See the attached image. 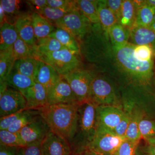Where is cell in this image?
Instances as JSON below:
<instances>
[{
  "instance_id": "34",
  "label": "cell",
  "mask_w": 155,
  "mask_h": 155,
  "mask_svg": "<svg viewBox=\"0 0 155 155\" xmlns=\"http://www.w3.org/2000/svg\"><path fill=\"white\" fill-rule=\"evenodd\" d=\"M19 2L20 1L17 0L0 1V6L5 11L6 20L9 18L11 20L14 19L15 22L17 18L23 13L19 11Z\"/></svg>"
},
{
  "instance_id": "39",
  "label": "cell",
  "mask_w": 155,
  "mask_h": 155,
  "mask_svg": "<svg viewBox=\"0 0 155 155\" xmlns=\"http://www.w3.org/2000/svg\"><path fill=\"white\" fill-rule=\"evenodd\" d=\"M139 141H133L125 139L119 147L116 155H135Z\"/></svg>"
},
{
  "instance_id": "26",
  "label": "cell",
  "mask_w": 155,
  "mask_h": 155,
  "mask_svg": "<svg viewBox=\"0 0 155 155\" xmlns=\"http://www.w3.org/2000/svg\"><path fill=\"white\" fill-rule=\"evenodd\" d=\"M15 61L13 47L0 51V82L5 81L13 69Z\"/></svg>"
},
{
  "instance_id": "21",
  "label": "cell",
  "mask_w": 155,
  "mask_h": 155,
  "mask_svg": "<svg viewBox=\"0 0 155 155\" xmlns=\"http://www.w3.org/2000/svg\"><path fill=\"white\" fill-rule=\"evenodd\" d=\"M130 119L129 125L125 136V139L133 141H139L141 138L140 133L139 123L143 118V113L136 108L129 110Z\"/></svg>"
},
{
  "instance_id": "15",
  "label": "cell",
  "mask_w": 155,
  "mask_h": 155,
  "mask_svg": "<svg viewBox=\"0 0 155 155\" xmlns=\"http://www.w3.org/2000/svg\"><path fill=\"white\" fill-rule=\"evenodd\" d=\"M20 92L26 100L28 110H38L48 105V92L40 84L35 82L33 86Z\"/></svg>"
},
{
  "instance_id": "24",
  "label": "cell",
  "mask_w": 155,
  "mask_h": 155,
  "mask_svg": "<svg viewBox=\"0 0 155 155\" xmlns=\"http://www.w3.org/2000/svg\"><path fill=\"white\" fill-rule=\"evenodd\" d=\"M5 81L8 86L20 92L33 86L35 83L33 78L22 75L13 69Z\"/></svg>"
},
{
  "instance_id": "37",
  "label": "cell",
  "mask_w": 155,
  "mask_h": 155,
  "mask_svg": "<svg viewBox=\"0 0 155 155\" xmlns=\"http://www.w3.org/2000/svg\"><path fill=\"white\" fill-rule=\"evenodd\" d=\"M134 52L136 58L140 61H149L154 59V51L150 46L135 45Z\"/></svg>"
},
{
  "instance_id": "18",
  "label": "cell",
  "mask_w": 155,
  "mask_h": 155,
  "mask_svg": "<svg viewBox=\"0 0 155 155\" xmlns=\"http://www.w3.org/2000/svg\"><path fill=\"white\" fill-rule=\"evenodd\" d=\"M97 10L100 24L105 35L109 38V31L112 26L118 23L117 18L114 13L108 8L105 0L97 1Z\"/></svg>"
},
{
  "instance_id": "33",
  "label": "cell",
  "mask_w": 155,
  "mask_h": 155,
  "mask_svg": "<svg viewBox=\"0 0 155 155\" xmlns=\"http://www.w3.org/2000/svg\"><path fill=\"white\" fill-rule=\"evenodd\" d=\"M155 9L147 5L137 10L136 19L134 25L150 27L153 22Z\"/></svg>"
},
{
  "instance_id": "12",
  "label": "cell",
  "mask_w": 155,
  "mask_h": 155,
  "mask_svg": "<svg viewBox=\"0 0 155 155\" xmlns=\"http://www.w3.org/2000/svg\"><path fill=\"white\" fill-rule=\"evenodd\" d=\"M48 105L80 104L67 81L62 78L48 92Z\"/></svg>"
},
{
  "instance_id": "41",
  "label": "cell",
  "mask_w": 155,
  "mask_h": 155,
  "mask_svg": "<svg viewBox=\"0 0 155 155\" xmlns=\"http://www.w3.org/2000/svg\"><path fill=\"white\" fill-rule=\"evenodd\" d=\"M130 115L129 110L125 111V114L120 122L113 130L116 135L125 137V134L130 122Z\"/></svg>"
},
{
  "instance_id": "4",
  "label": "cell",
  "mask_w": 155,
  "mask_h": 155,
  "mask_svg": "<svg viewBox=\"0 0 155 155\" xmlns=\"http://www.w3.org/2000/svg\"><path fill=\"white\" fill-rule=\"evenodd\" d=\"M80 55L64 48L52 52L36 55L35 58L51 65L63 77L81 67Z\"/></svg>"
},
{
  "instance_id": "42",
  "label": "cell",
  "mask_w": 155,
  "mask_h": 155,
  "mask_svg": "<svg viewBox=\"0 0 155 155\" xmlns=\"http://www.w3.org/2000/svg\"><path fill=\"white\" fill-rule=\"evenodd\" d=\"M24 110H23L8 116L1 117L0 130H8L9 127L20 117Z\"/></svg>"
},
{
  "instance_id": "49",
  "label": "cell",
  "mask_w": 155,
  "mask_h": 155,
  "mask_svg": "<svg viewBox=\"0 0 155 155\" xmlns=\"http://www.w3.org/2000/svg\"><path fill=\"white\" fill-rule=\"evenodd\" d=\"M6 20V17L5 11L3 10L2 6H0V23L1 25L3 24Z\"/></svg>"
},
{
  "instance_id": "55",
  "label": "cell",
  "mask_w": 155,
  "mask_h": 155,
  "mask_svg": "<svg viewBox=\"0 0 155 155\" xmlns=\"http://www.w3.org/2000/svg\"><path fill=\"white\" fill-rule=\"evenodd\" d=\"M116 155L115 154H108V155Z\"/></svg>"
},
{
  "instance_id": "46",
  "label": "cell",
  "mask_w": 155,
  "mask_h": 155,
  "mask_svg": "<svg viewBox=\"0 0 155 155\" xmlns=\"http://www.w3.org/2000/svg\"><path fill=\"white\" fill-rule=\"evenodd\" d=\"M17 148L1 145L0 155H16Z\"/></svg>"
},
{
  "instance_id": "6",
  "label": "cell",
  "mask_w": 155,
  "mask_h": 155,
  "mask_svg": "<svg viewBox=\"0 0 155 155\" xmlns=\"http://www.w3.org/2000/svg\"><path fill=\"white\" fill-rule=\"evenodd\" d=\"M92 25L90 21L78 8L68 12L54 24L56 27L67 31L72 35L79 44L87 35Z\"/></svg>"
},
{
  "instance_id": "1",
  "label": "cell",
  "mask_w": 155,
  "mask_h": 155,
  "mask_svg": "<svg viewBox=\"0 0 155 155\" xmlns=\"http://www.w3.org/2000/svg\"><path fill=\"white\" fill-rule=\"evenodd\" d=\"M135 45L130 43L120 47H112L113 56L119 70L137 85L147 87L154 78V59L142 61L134 54Z\"/></svg>"
},
{
  "instance_id": "23",
  "label": "cell",
  "mask_w": 155,
  "mask_h": 155,
  "mask_svg": "<svg viewBox=\"0 0 155 155\" xmlns=\"http://www.w3.org/2000/svg\"><path fill=\"white\" fill-rule=\"evenodd\" d=\"M137 9L132 1L125 0L122 3L121 15L118 23L131 30L135 24Z\"/></svg>"
},
{
  "instance_id": "53",
  "label": "cell",
  "mask_w": 155,
  "mask_h": 155,
  "mask_svg": "<svg viewBox=\"0 0 155 155\" xmlns=\"http://www.w3.org/2000/svg\"><path fill=\"white\" fill-rule=\"evenodd\" d=\"M155 22V12L154 15L153 22Z\"/></svg>"
},
{
  "instance_id": "29",
  "label": "cell",
  "mask_w": 155,
  "mask_h": 155,
  "mask_svg": "<svg viewBox=\"0 0 155 155\" xmlns=\"http://www.w3.org/2000/svg\"><path fill=\"white\" fill-rule=\"evenodd\" d=\"M38 61V59L33 58L18 59L15 61L13 69L22 75L34 79Z\"/></svg>"
},
{
  "instance_id": "52",
  "label": "cell",
  "mask_w": 155,
  "mask_h": 155,
  "mask_svg": "<svg viewBox=\"0 0 155 155\" xmlns=\"http://www.w3.org/2000/svg\"><path fill=\"white\" fill-rule=\"evenodd\" d=\"M154 78L155 81V54L154 56Z\"/></svg>"
},
{
  "instance_id": "19",
  "label": "cell",
  "mask_w": 155,
  "mask_h": 155,
  "mask_svg": "<svg viewBox=\"0 0 155 155\" xmlns=\"http://www.w3.org/2000/svg\"><path fill=\"white\" fill-rule=\"evenodd\" d=\"M31 17L37 40L48 37L56 29L54 25L38 13H31Z\"/></svg>"
},
{
  "instance_id": "8",
  "label": "cell",
  "mask_w": 155,
  "mask_h": 155,
  "mask_svg": "<svg viewBox=\"0 0 155 155\" xmlns=\"http://www.w3.org/2000/svg\"><path fill=\"white\" fill-rule=\"evenodd\" d=\"M87 102L96 107L118 105V100L114 89L109 81L101 76H97L92 83Z\"/></svg>"
},
{
  "instance_id": "50",
  "label": "cell",
  "mask_w": 155,
  "mask_h": 155,
  "mask_svg": "<svg viewBox=\"0 0 155 155\" xmlns=\"http://www.w3.org/2000/svg\"><path fill=\"white\" fill-rule=\"evenodd\" d=\"M145 5L155 9V0H145Z\"/></svg>"
},
{
  "instance_id": "32",
  "label": "cell",
  "mask_w": 155,
  "mask_h": 155,
  "mask_svg": "<svg viewBox=\"0 0 155 155\" xmlns=\"http://www.w3.org/2000/svg\"><path fill=\"white\" fill-rule=\"evenodd\" d=\"M0 144L11 147H21L26 145L19 134L12 133L8 130H0Z\"/></svg>"
},
{
  "instance_id": "27",
  "label": "cell",
  "mask_w": 155,
  "mask_h": 155,
  "mask_svg": "<svg viewBox=\"0 0 155 155\" xmlns=\"http://www.w3.org/2000/svg\"><path fill=\"white\" fill-rule=\"evenodd\" d=\"M78 10L87 17L92 24L100 23L97 10V1L78 0L76 1Z\"/></svg>"
},
{
  "instance_id": "11",
  "label": "cell",
  "mask_w": 155,
  "mask_h": 155,
  "mask_svg": "<svg viewBox=\"0 0 155 155\" xmlns=\"http://www.w3.org/2000/svg\"><path fill=\"white\" fill-rule=\"evenodd\" d=\"M125 114L119 107L101 106L96 107V126L113 131ZM97 128V127H96Z\"/></svg>"
},
{
  "instance_id": "7",
  "label": "cell",
  "mask_w": 155,
  "mask_h": 155,
  "mask_svg": "<svg viewBox=\"0 0 155 155\" xmlns=\"http://www.w3.org/2000/svg\"><path fill=\"white\" fill-rule=\"evenodd\" d=\"M125 137L116 135L114 131L97 127L94 138L86 148L100 155L115 154Z\"/></svg>"
},
{
  "instance_id": "36",
  "label": "cell",
  "mask_w": 155,
  "mask_h": 155,
  "mask_svg": "<svg viewBox=\"0 0 155 155\" xmlns=\"http://www.w3.org/2000/svg\"><path fill=\"white\" fill-rule=\"evenodd\" d=\"M140 133L141 138L147 139L155 137V121L143 119L139 123Z\"/></svg>"
},
{
  "instance_id": "40",
  "label": "cell",
  "mask_w": 155,
  "mask_h": 155,
  "mask_svg": "<svg viewBox=\"0 0 155 155\" xmlns=\"http://www.w3.org/2000/svg\"><path fill=\"white\" fill-rule=\"evenodd\" d=\"M16 155H43L41 143L17 148Z\"/></svg>"
},
{
  "instance_id": "22",
  "label": "cell",
  "mask_w": 155,
  "mask_h": 155,
  "mask_svg": "<svg viewBox=\"0 0 155 155\" xmlns=\"http://www.w3.org/2000/svg\"><path fill=\"white\" fill-rule=\"evenodd\" d=\"M1 51L8 49L14 45L19 35L17 33L15 25L5 21L1 25Z\"/></svg>"
},
{
  "instance_id": "3",
  "label": "cell",
  "mask_w": 155,
  "mask_h": 155,
  "mask_svg": "<svg viewBox=\"0 0 155 155\" xmlns=\"http://www.w3.org/2000/svg\"><path fill=\"white\" fill-rule=\"evenodd\" d=\"M96 107L89 102L78 105L77 129L70 143L72 151L86 148L96 131Z\"/></svg>"
},
{
  "instance_id": "16",
  "label": "cell",
  "mask_w": 155,
  "mask_h": 155,
  "mask_svg": "<svg viewBox=\"0 0 155 155\" xmlns=\"http://www.w3.org/2000/svg\"><path fill=\"white\" fill-rule=\"evenodd\" d=\"M31 14L28 12L22 13L16 19L14 25L19 37L30 46L34 47L37 39L32 26Z\"/></svg>"
},
{
  "instance_id": "54",
  "label": "cell",
  "mask_w": 155,
  "mask_h": 155,
  "mask_svg": "<svg viewBox=\"0 0 155 155\" xmlns=\"http://www.w3.org/2000/svg\"><path fill=\"white\" fill-rule=\"evenodd\" d=\"M145 155H155L150 154H146Z\"/></svg>"
},
{
  "instance_id": "17",
  "label": "cell",
  "mask_w": 155,
  "mask_h": 155,
  "mask_svg": "<svg viewBox=\"0 0 155 155\" xmlns=\"http://www.w3.org/2000/svg\"><path fill=\"white\" fill-rule=\"evenodd\" d=\"M129 41L135 45H148L155 52V33L150 27L134 25L130 30Z\"/></svg>"
},
{
  "instance_id": "47",
  "label": "cell",
  "mask_w": 155,
  "mask_h": 155,
  "mask_svg": "<svg viewBox=\"0 0 155 155\" xmlns=\"http://www.w3.org/2000/svg\"><path fill=\"white\" fill-rule=\"evenodd\" d=\"M71 155H100L96 153L91 151L90 150L85 148L79 150L72 151Z\"/></svg>"
},
{
  "instance_id": "43",
  "label": "cell",
  "mask_w": 155,
  "mask_h": 155,
  "mask_svg": "<svg viewBox=\"0 0 155 155\" xmlns=\"http://www.w3.org/2000/svg\"><path fill=\"white\" fill-rule=\"evenodd\" d=\"M123 2V1L122 0H107L106 1L107 5L116 16L118 22L121 15Z\"/></svg>"
},
{
  "instance_id": "45",
  "label": "cell",
  "mask_w": 155,
  "mask_h": 155,
  "mask_svg": "<svg viewBox=\"0 0 155 155\" xmlns=\"http://www.w3.org/2000/svg\"><path fill=\"white\" fill-rule=\"evenodd\" d=\"M147 144L146 152L147 154L155 155V137L145 140Z\"/></svg>"
},
{
  "instance_id": "35",
  "label": "cell",
  "mask_w": 155,
  "mask_h": 155,
  "mask_svg": "<svg viewBox=\"0 0 155 155\" xmlns=\"http://www.w3.org/2000/svg\"><path fill=\"white\" fill-rule=\"evenodd\" d=\"M70 11H71L62 10V9L53 8L46 6L39 10L35 13H38L48 20L51 23H52L53 25H54L56 22L62 19L66 14Z\"/></svg>"
},
{
  "instance_id": "31",
  "label": "cell",
  "mask_w": 155,
  "mask_h": 155,
  "mask_svg": "<svg viewBox=\"0 0 155 155\" xmlns=\"http://www.w3.org/2000/svg\"><path fill=\"white\" fill-rule=\"evenodd\" d=\"M13 48L16 60L26 58H35L33 47L26 44L19 36L14 43Z\"/></svg>"
},
{
  "instance_id": "28",
  "label": "cell",
  "mask_w": 155,
  "mask_h": 155,
  "mask_svg": "<svg viewBox=\"0 0 155 155\" xmlns=\"http://www.w3.org/2000/svg\"><path fill=\"white\" fill-rule=\"evenodd\" d=\"M33 48L35 58L36 55L52 52L65 48L57 40L49 37L37 40Z\"/></svg>"
},
{
  "instance_id": "9",
  "label": "cell",
  "mask_w": 155,
  "mask_h": 155,
  "mask_svg": "<svg viewBox=\"0 0 155 155\" xmlns=\"http://www.w3.org/2000/svg\"><path fill=\"white\" fill-rule=\"evenodd\" d=\"M51 130L47 123L39 114L18 133L28 146L42 143Z\"/></svg>"
},
{
  "instance_id": "10",
  "label": "cell",
  "mask_w": 155,
  "mask_h": 155,
  "mask_svg": "<svg viewBox=\"0 0 155 155\" xmlns=\"http://www.w3.org/2000/svg\"><path fill=\"white\" fill-rule=\"evenodd\" d=\"M25 110H28L26 100L19 91L8 86L0 95L1 117Z\"/></svg>"
},
{
  "instance_id": "13",
  "label": "cell",
  "mask_w": 155,
  "mask_h": 155,
  "mask_svg": "<svg viewBox=\"0 0 155 155\" xmlns=\"http://www.w3.org/2000/svg\"><path fill=\"white\" fill-rule=\"evenodd\" d=\"M43 155H71L72 150L69 143L51 130L41 143Z\"/></svg>"
},
{
  "instance_id": "30",
  "label": "cell",
  "mask_w": 155,
  "mask_h": 155,
  "mask_svg": "<svg viewBox=\"0 0 155 155\" xmlns=\"http://www.w3.org/2000/svg\"><path fill=\"white\" fill-rule=\"evenodd\" d=\"M39 114L38 110H25L7 130L12 133H18L23 127L29 124Z\"/></svg>"
},
{
  "instance_id": "14",
  "label": "cell",
  "mask_w": 155,
  "mask_h": 155,
  "mask_svg": "<svg viewBox=\"0 0 155 155\" xmlns=\"http://www.w3.org/2000/svg\"><path fill=\"white\" fill-rule=\"evenodd\" d=\"M62 78L51 65L38 60L34 79L35 82L44 87L47 92Z\"/></svg>"
},
{
  "instance_id": "20",
  "label": "cell",
  "mask_w": 155,
  "mask_h": 155,
  "mask_svg": "<svg viewBox=\"0 0 155 155\" xmlns=\"http://www.w3.org/2000/svg\"><path fill=\"white\" fill-rule=\"evenodd\" d=\"M48 37L56 39L65 48L81 54L79 42L67 31L57 27Z\"/></svg>"
},
{
  "instance_id": "38",
  "label": "cell",
  "mask_w": 155,
  "mask_h": 155,
  "mask_svg": "<svg viewBox=\"0 0 155 155\" xmlns=\"http://www.w3.org/2000/svg\"><path fill=\"white\" fill-rule=\"evenodd\" d=\"M47 6L53 8L71 11L77 8L76 1L47 0Z\"/></svg>"
},
{
  "instance_id": "5",
  "label": "cell",
  "mask_w": 155,
  "mask_h": 155,
  "mask_svg": "<svg viewBox=\"0 0 155 155\" xmlns=\"http://www.w3.org/2000/svg\"><path fill=\"white\" fill-rule=\"evenodd\" d=\"M97 76L92 69L80 67L62 78L67 81L79 104L87 101L93 81Z\"/></svg>"
},
{
  "instance_id": "48",
  "label": "cell",
  "mask_w": 155,
  "mask_h": 155,
  "mask_svg": "<svg viewBox=\"0 0 155 155\" xmlns=\"http://www.w3.org/2000/svg\"><path fill=\"white\" fill-rule=\"evenodd\" d=\"M134 5L136 8L138 10L140 8L145 5V1L143 0H137V1H132Z\"/></svg>"
},
{
  "instance_id": "51",
  "label": "cell",
  "mask_w": 155,
  "mask_h": 155,
  "mask_svg": "<svg viewBox=\"0 0 155 155\" xmlns=\"http://www.w3.org/2000/svg\"><path fill=\"white\" fill-rule=\"evenodd\" d=\"M150 28H151L155 33V22H153L152 25L150 26Z\"/></svg>"
},
{
  "instance_id": "25",
  "label": "cell",
  "mask_w": 155,
  "mask_h": 155,
  "mask_svg": "<svg viewBox=\"0 0 155 155\" xmlns=\"http://www.w3.org/2000/svg\"><path fill=\"white\" fill-rule=\"evenodd\" d=\"M130 29L117 23L112 26L109 31V38L113 47L118 48L126 45L129 42Z\"/></svg>"
},
{
  "instance_id": "44",
  "label": "cell",
  "mask_w": 155,
  "mask_h": 155,
  "mask_svg": "<svg viewBox=\"0 0 155 155\" xmlns=\"http://www.w3.org/2000/svg\"><path fill=\"white\" fill-rule=\"evenodd\" d=\"M32 13L37 12L42 8L47 6V0H30L25 2Z\"/></svg>"
},
{
  "instance_id": "2",
  "label": "cell",
  "mask_w": 155,
  "mask_h": 155,
  "mask_svg": "<svg viewBox=\"0 0 155 155\" xmlns=\"http://www.w3.org/2000/svg\"><path fill=\"white\" fill-rule=\"evenodd\" d=\"M78 105H47L38 110L51 130L68 142L69 144L77 129Z\"/></svg>"
}]
</instances>
